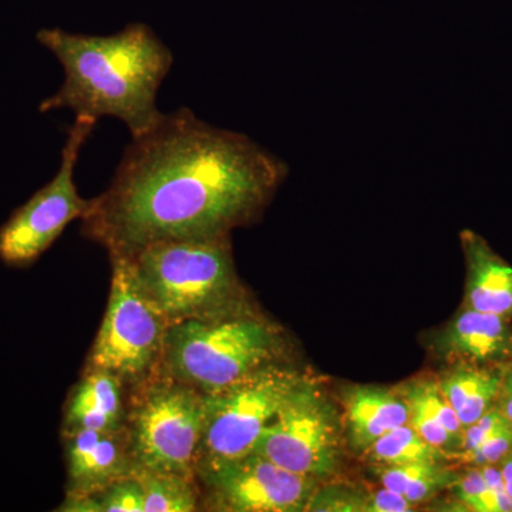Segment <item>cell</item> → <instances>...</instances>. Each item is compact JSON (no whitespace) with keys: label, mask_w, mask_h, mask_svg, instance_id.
<instances>
[{"label":"cell","mask_w":512,"mask_h":512,"mask_svg":"<svg viewBox=\"0 0 512 512\" xmlns=\"http://www.w3.org/2000/svg\"><path fill=\"white\" fill-rule=\"evenodd\" d=\"M440 461H416V463L397 464V466H383L380 471V480L383 487L404 494L410 487L420 483L424 478L434 476L443 470Z\"/></svg>","instance_id":"cell-22"},{"label":"cell","mask_w":512,"mask_h":512,"mask_svg":"<svg viewBox=\"0 0 512 512\" xmlns=\"http://www.w3.org/2000/svg\"><path fill=\"white\" fill-rule=\"evenodd\" d=\"M507 424H510V421L505 419L503 412L498 407H491L480 419L464 429L463 446L456 456H464V454L476 450L488 437L493 436L495 431L503 429Z\"/></svg>","instance_id":"cell-24"},{"label":"cell","mask_w":512,"mask_h":512,"mask_svg":"<svg viewBox=\"0 0 512 512\" xmlns=\"http://www.w3.org/2000/svg\"><path fill=\"white\" fill-rule=\"evenodd\" d=\"M60 512H101L96 495H66L60 507Z\"/></svg>","instance_id":"cell-27"},{"label":"cell","mask_w":512,"mask_h":512,"mask_svg":"<svg viewBox=\"0 0 512 512\" xmlns=\"http://www.w3.org/2000/svg\"><path fill=\"white\" fill-rule=\"evenodd\" d=\"M282 352L281 330L249 309L170 326L160 372L210 394L278 365Z\"/></svg>","instance_id":"cell-4"},{"label":"cell","mask_w":512,"mask_h":512,"mask_svg":"<svg viewBox=\"0 0 512 512\" xmlns=\"http://www.w3.org/2000/svg\"><path fill=\"white\" fill-rule=\"evenodd\" d=\"M97 121L76 117L67 130L59 171L0 227V262L9 268H29L63 234L67 225L82 220L92 200L77 191L74 170Z\"/></svg>","instance_id":"cell-8"},{"label":"cell","mask_w":512,"mask_h":512,"mask_svg":"<svg viewBox=\"0 0 512 512\" xmlns=\"http://www.w3.org/2000/svg\"><path fill=\"white\" fill-rule=\"evenodd\" d=\"M441 349L474 365L510 359L512 330L508 318L466 308L444 330Z\"/></svg>","instance_id":"cell-14"},{"label":"cell","mask_w":512,"mask_h":512,"mask_svg":"<svg viewBox=\"0 0 512 512\" xmlns=\"http://www.w3.org/2000/svg\"><path fill=\"white\" fill-rule=\"evenodd\" d=\"M439 383L441 392L466 429L493 407L500 394L501 376L463 363L447 372Z\"/></svg>","instance_id":"cell-17"},{"label":"cell","mask_w":512,"mask_h":512,"mask_svg":"<svg viewBox=\"0 0 512 512\" xmlns=\"http://www.w3.org/2000/svg\"><path fill=\"white\" fill-rule=\"evenodd\" d=\"M349 439L365 451L387 431L409 423V409L400 394L379 387H355L346 399Z\"/></svg>","instance_id":"cell-16"},{"label":"cell","mask_w":512,"mask_h":512,"mask_svg":"<svg viewBox=\"0 0 512 512\" xmlns=\"http://www.w3.org/2000/svg\"><path fill=\"white\" fill-rule=\"evenodd\" d=\"M512 453V426L507 424L503 429L495 431L476 450L460 456L474 467L493 466L501 463L508 454Z\"/></svg>","instance_id":"cell-23"},{"label":"cell","mask_w":512,"mask_h":512,"mask_svg":"<svg viewBox=\"0 0 512 512\" xmlns=\"http://www.w3.org/2000/svg\"><path fill=\"white\" fill-rule=\"evenodd\" d=\"M365 504L366 498L359 497L353 491L329 488L320 494L315 491L306 511H363Z\"/></svg>","instance_id":"cell-25"},{"label":"cell","mask_w":512,"mask_h":512,"mask_svg":"<svg viewBox=\"0 0 512 512\" xmlns=\"http://www.w3.org/2000/svg\"><path fill=\"white\" fill-rule=\"evenodd\" d=\"M456 497L468 510L476 512H510L512 501L508 497H500L487 484L481 468L476 467L467 471L464 476H458L453 485Z\"/></svg>","instance_id":"cell-20"},{"label":"cell","mask_w":512,"mask_h":512,"mask_svg":"<svg viewBox=\"0 0 512 512\" xmlns=\"http://www.w3.org/2000/svg\"><path fill=\"white\" fill-rule=\"evenodd\" d=\"M143 485L144 512H194L201 510L197 477L180 473L136 470Z\"/></svg>","instance_id":"cell-18"},{"label":"cell","mask_w":512,"mask_h":512,"mask_svg":"<svg viewBox=\"0 0 512 512\" xmlns=\"http://www.w3.org/2000/svg\"><path fill=\"white\" fill-rule=\"evenodd\" d=\"M372 463L382 466L416 463V461H440L446 457L444 451L427 443L410 423L387 431L365 451Z\"/></svg>","instance_id":"cell-19"},{"label":"cell","mask_w":512,"mask_h":512,"mask_svg":"<svg viewBox=\"0 0 512 512\" xmlns=\"http://www.w3.org/2000/svg\"><path fill=\"white\" fill-rule=\"evenodd\" d=\"M302 379L301 373L278 363L204 394V424L195 467L252 453L262 431Z\"/></svg>","instance_id":"cell-7"},{"label":"cell","mask_w":512,"mask_h":512,"mask_svg":"<svg viewBox=\"0 0 512 512\" xmlns=\"http://www.w3.org/2000/svg\"><path fill=\"white\" fill-rule=\"evenodd\" d=\"M37 42L62 64L64 80L40 113L72 110L74 116L120 120L131 137L147 133L163 116L158 92L174 55L146 23H130L109 36L42 29Z\"/></svg>","instance_id":"cell-2"},{"label":"cell","mask_w":512,"mask_h":512,"mask_svg":"<svg viewBox=\"0 0 512 512\" xmlns=\"http://www.w3.org/2000/svg\"><path fill=\"white\" fill-rule=\"evenodd\" d=\"M286 175L285 161L252 138L181 107L131 140L82 232L110 258L153 242L228 238L261 215Z\"/></svg>","instance_id":"cell-1"},{"label":"cell","mask_w":512,"mask_h":512,"mask_svg":"<svg viewBox=\"0 0 512 512\" xmlns=\"http://www.w3.org/2000/svg\"><path fill=\"white\" fill-rule=\"evenodd\" d=\"M101 512H144V490L136 474L120 478L96 495Z\"/></svg>","instance_id":"cell-21"},{"label":"cell","mask_w":512,"mask_h":512,"mask_svg":"<svg viewBox=\"0 0 512 512\" xmlns=\"http://www.w3.org/2000/svg\"><path fill=\"white\" fill-rule=\"evenodd\" d=\"M201 510L222 512H299L308 510L316 478L292 473L252 453L195 467Z\"/></svg>","instance_id":"cell-10"},{"label":"cell","mask_w":512,"mask_h":512,"mask_svg":"<svg viewBox=\"0 0 512 512\" xmlns=\"http://www.w3.org/2000/svg\"><path fill=\"white\" fill-rule=\"evenodd\" d=\"M127 406L128 390L116 376L100 370H84L64 404L62 434L124 429Z\"/></svg>","instance_id":"cell-12"},{"label":"cell","mask_w":512,"mask_h":512,"mask_svg":"<svg viewBox=\"0 0 512 512\" xmlns=\"http://www.w3.org/2000/svg\"><path fill=\"white\" fill-rule=\"evenodd\" d=\"M400 396L409 409V423L431 446L456 456L463 446L464 427L439 380L420 379L406 384Z\"/></svg>","instance_id":"cell-15"},{"label":"cell","mask_w":512,"mask_h":512,"mask_svg":"<svg viewBox=\"0 0 512 512\" xmlns=\"http://www.w3.org/2000/svg\"><path fill=\"white\" fill-rule=\"evenodd\" d=\"M204 394L158 372L128 392L126 429L136 470L195 476Z\"/></svg>","instance_id":"cell-5"},{"label":"cell","mask_w":512,"mask_h":512,"mask_svg":"<svg viewBox=\"0 0 512 512\" xmlns=\"http://www.w3.org/2000/svg\"><path fill=\"white\" fill-rule=\"evenodd\" d=\"M119 258L168 328L249 311L229 237L153 242Z\"/></svg>","instance_id":"cell-3"},{"label":"cell","mask_w":512,"mask_h":512,"mask_svg":"<svg viewBox=\"0 0 512 512\" xmlns=\"http://www.w3.org/2000/svg\"><path fill=\"white\" fill-rule=\"evenodd\" d=\"M498 409L503 412L505 419L510 421L512 426V363L507 366L501 375L500 394H498Z\"/></svg>","instance_id":"cell-28"},{"label":"cell","mask_w":512,"mask_h":512,"mask_svg":"<svg viewBox=\"0 0 512 512\" xmlns=\"http://www.w3.org/2000/svg\"><path fill=\"white\" fill-rule=\"evenodd\" d=\"M467 264L466 308L510 318L512 266L473 231L461 232Z\"/></svg>","instance_id":"cell-13"},{"label":"cell","mask_w":512,"mask_h":512,"mask_svg":"<svg viewBox=\"0 0 512 512\" xmlns=\"http://www.w3.org/2000/svg\"><path fill=\"white\" fill-rule=\"evenodd\" d=\"M254 453L302 476L316 480L332 476L340 461L335 407L303 377L262 431Z\"/></svg>","instance_id":"cell-9"},{"label":"cell","mask_w":512,"mask_h":512,"mask_svg":"<svg viewBox=\"0 0 512 512\" xmlns=\"http://www.w3.org/2000/svg\"><path fill=\"white\" fill-rule=\"evenodd\" d=\"M414 505L403 494L383 487L366 498L365 512H407L413 511Z\"/></svg>","instance_id":"cell-26"},{"label":"cell","mask_w":512,"mask_h":512,"mask_svg":"<svg viewBox=\"0 0 512 512\" xmlns=\"http://www.w3.org/2000/svg\"><path fill=\"white\" fill-rule=\"evenodd\" d=\"M501 473H503L505 487H507V493L510 495L512 501V453L508 454L507 457L501 461Z\"/></svg>","instance_id":"cell-29"},{"label":"cell","mask_w":512,"mask_h":512,"mask_svg":"<svg viewBox=\"0 0 512 512\" xmlns=\"http://www.w3.org/2000/svg\"><path fill=\"white\" fill-rule=\"evenodd\" d=\"M110 259L109 303L84 370L110 373L130 392L160 369L168 325L144 298L126 261Z\"/></svg>","instance_id":"cell-6"},{"label":"cell","mask_w":512,"mask_h":512,"mask_svg":"<svg viewBox=\"0 0 512 512\" xmlns=\"http://www.w3.org/2000/svg\"><path fill=\"white\" fill-rule=\"evenodd\" d=\"M66 454V495H97L120 478L136 473L126 427L62 434Z\"/></svg>","instance_id":"cell-11"}]
</instances>
